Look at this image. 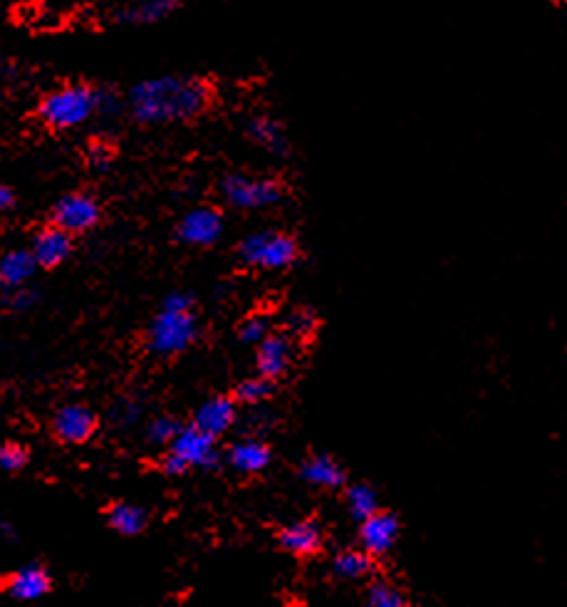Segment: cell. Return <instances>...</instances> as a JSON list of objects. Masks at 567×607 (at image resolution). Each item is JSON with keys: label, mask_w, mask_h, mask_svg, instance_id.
<instances>
[{"label": "cell", "mask_w": 567, "mask_h": 607, "mask_svg": "<svg viewBox=\"0 0 567 607\" xmlns=\"http://www.w3.org/2000/svg\"><path fill=\"white\" fill-rule=\"evenodd\" d=\"M236 414V402L231 397H213L199 407L194 417V427L216 439L218 434L228 432L233 427Z\"/></svg>", "instance_id": "7c38bea8"}, {"label": "cell", "mask_w": 567, "mask_h": 607, "mask_svg": "<svg viewBox=\"0 0 567 607\" xmlns=\"http://www.w3.org/2000/svg\"><path fill=\"white\" fill-rule=\"evenodd\" d=\"M300 476L312 486H322V489H340L345 484V471L337 464L332 456L315 454L300 466Z\"/></svg>", "instance_id": "e0dca14e"}, {"label": "cell", "mask_w": 567, "mask_h": 607, "mask_svg": "<svg viewBox=\"0 0 567 607\" xmlns=\"http://www.w3.org/2000/svg\"><path fill=\"white\" fill-rule=\"evenodd\" d=\"M335 573L345 580H360L372 573V555L364 551H342L335 558Z\"/></svg>", "instance_id": "7402d4cb"}, {"label": "cell", "mask_w": 567, "mask_h": 607, "mask_svg": "<svg viewBox=\"0 0 567 607\" xmlns=\"http://www.w3.org/2000/svg\"><path fill=\"white\" fill-rule=\"evenodd\" d=\"M248 132H251V137L256 139L258 144H263L265 149H270V152L275 154H285L288 152V147H285V134L283 127H280L278 122H273V119H253L251 127H248Z\"/></svg>", "instance_id": "44dd1931"}, {"label": "cell", "mask_w": 567, "mask_h": 607, "mask_svg": "<svg viewBox=\"0 0 567 607\" xmlns=\"http://www.w3.org/2000/svg\"><path fill=\"white\" fill-rule=\"evenodd\" d=\"M270 394H273V385H270V380H265V377H251V380L241 382V387L236 389V397L248 404L265 402Z\"/></svg>", "instance_id": "cb8c5ba5"}, {"label": "cell", "mask_w": 567, "mask_h": 607, "mask_svg": "<svg viewBox=\"0 0 567 607\" xmlns=\"http://www.w3.org/2000/svg\"><path fill=\"white\" fill-rule=\"evenodd\" d=\"M161 466H164V471L169 476H181V474H186V471H189V466H186L184 461L179 459V456L171 454V451H169V454H166V459L161 461Z\"/></svg>", "instance_id": "f546056e"}, {"label": "cell", "mask_w": 567, "mask_h": 607, "mask_svg": "<svg viewBox=\"0 0 567 607\" xmlns=\"http://www.w3.org/2000/svg\"><path fill=\"white\" fill-rule=\"evenodd\" d=\"M221 233L223 219L211 206H201V209L189 211V214L179 221V228H176V236L184 243H191V246H211L213 241H218Z\"/></svg>", "instance_id": "52a82bcc"}, {"label": "cell", "mask_w": 567, "mask_h": 607, "mask_svg": "<svg viewBox=\"0 0 567 607\" xmlns=\"http://www.w3.org/2000/svg\"><path fill=\"white\" fill-rule=\"evenodd\" d=\"M315 328H317V318L312 310L300 308V310H293V313L288 315V330L293 332L295 337H308L315 332Z\"/></svg>", "instance_id": "4316f807"}, {"label": "cell", "mask_w": 567, "mask_h": 607, "mask_svg": "<svg viewBox=\"0 0 567 607\" xmlns=\"http://www.w3.org/2000/svg\"><path fill=\"white\" fill-rule=\"evenodd\" d=\"M117 412L122 414V422H132V419H137V414H139V409H137V404H129V402H122L117 407Z\"/></svg>", "instance_id": "1f68e13d"}, {"label": "cell", "mask_w": 567, "mask_h": 607, "mask_svg": "<svg viewBox=\"0 0 567 607\" xmlns=\"http://www.w3.org/2000/svg\"><path fill=\"white\" fill-rule=\"evenodd\" d=\"M369 607H409L397 588L387 583H374L369 588Z\"/></svg>", "instance_id": "d4e9b609"}, {"label": "cell", "mask_w": 567, "mask_h": 607, "mask_svg": "<svg viewBox=\"0 0 567 607\" xmlns=\"http://www.w3.org/2000/svg\"><path fill=\"white\" fill-rule=\"evenodd\" d=\"M293 362V345L283 335H268L258 347V372L265 380L285 375Z\"/></svg>", "instance_id": "4fadbf2b"}, {"label": "cell", "mask_w": 567, "mask_h": 607, "mask_svg": "<svg viewBox=\"0 0 567 607\" xmlns=\"http://www.w3.org/2000/svg\"><path fill=\"white\" fill-rule=\"evenodd\" d=\"M100 221V204L87 194H65L52 209V223L65 233H85Z\"/></svg>", "instance_id": "8992f818"}, {"label": "cell", "mask_w": 567, "mask_h": 607, "mask_svg": "<svg viewBox=\"0 0 567 607\" xmlns=\"http://www.w3.org/2000/svg\"><path fill=\"white\" fill-rule=\"evenodd\" d=\"M13 191L8 189V186H0V211L3 209H10L13 206Z\"/></svg>", "instance_id": "d6a6232c"}, {"label": "cell", "mask_w": 567, "mask_h": 607, "mask_svg": "<svg viewBox=\"0 0 567 607\" xmlns=\"http://www.w3.org/2000/svg\"><path fill=\"white\" fill-rule=\"evenodd\" d=\"M35 268H38V261H35L33 251H20V248L8 251L0 258V283L13 290L25 288V283L35 276Z\"/></svg>", "instance_id": "2e32d148"}, {"label": "cell", "mask_w": 567, "mask_h": 607, "mask_svg": "<svg viewBox=\"0 0 567 607\" xmlns=\"http://www.w3.org/2000/svg\"><path fill=\"white\" fill-rule=\"evenodd\" d=\"M171 10H176V3H171V0H149V3H137L132 5V8L122 10L117 18L132 25H147L166 18Z\"/></svg>", "instance_id": "ffe728a7"}, {"label": "cell", "mask_w": 567, "mask_h": 607, "mask_svg": "<svg viewBox=\"0 0 567 607\" xmlns=\"http://www.w3.org/2000/svg\"><path fill=\"white\" fill-rule=\"evenodd\" d=\"M228 461L241 474H258V471H263L270 464V449L260 439H246V442H238L233 446Z\"/></svg>", "instance_id": "ac0fdd59"}, {"label": "cell", "mask_w": 567, "mask_h": 607, "mask_svg": "<svg viewBox=\"0 0 567 607\" xmlns=\"http://www.w3.org/2000/svg\"><path fill=\"white\" fill-rule=\"evenodd\" d=\"M265 337H268V320H265V318H258V315H256V318H248L246 323L241 325V340L243 342H251V345H253V342H258V345H260Z\"/></svg>", "instance_id": "f1b7e54d"}, {"label": "cell", "mask_w": 567, "mask_h": 607, "mask_svg": "<svg viewBox=\"0 0 567 607\" xmlns=\"http://www.w3.org/2000/svg\"><path fill=\"white\" fill-rule=\"evenodd\" d=\"M208 105V87L196 77L164 75L139 82L129 95L132 114L144 124L191 119Z\"/></svg>", "instance_id": "6da1fadb"}, {"label": "cell", "mask_w": 567, "mask_h": 607, "mask_svg": "<svg viewBox=\"0 0 567 607\" xmlns=\"http://www.w3.org/2000/svg\"><path fill=\"white\" fill-rule=\"evenodd\" d=\"M90 157H92V162H95L97 166H107V162H109V152H107V147H104V142H95V144H92Z\"/></svg>", "instance_id": "4dcf8cb0"}, {"label": "cell", "mask_w": 567, "mask_h": 607, "mask_svg": "<svg viewBox=\"0 0 567 607\" xmlns=\"http://www.w3.org/2000/svg\"><path fill=\"white\" fill-rule=\"evenodd\" d=\"M107 521L122 536H137L147 528V511L134 503H114L107 513Z\"/></svg>", "instance_id": "d6986e66"}, {"label": "cell", "mask_w": 567, "mask_h": 607, "mask_svg": "<svg viewBox=\"0 0 567 607\" xmlns=\"http://www.w3.org/2000/svg\"><path fill=\"white\" fill-rule=\"evenodd\" d=\"M50 588V573L43 565H25V568L15 570L8 580V595L20 603H33V600L45 598Z\"/></svg>", "instance_id": "8fae6325"}, {"label": "cell", "mask_w": 567, "mask_h": 607, "mask_svg": "<svg viewBox=\"0 0 567 607\" xmlns=\"http://www.w3.org/2000/svg\"><path fill=\"white\" fill-rule=\"evenodd\" d=\"M72 253V236L70 233L60 231L57 226L43 228L33 241V256L38 266L55 268L65 263Z\"/></svg>", "instance_id": "5bb4252c"}, {"label": "cell", "mask_w": 567, "mask_h": 607, "mask_svg": "<svg viewBox=\"0 0 567 607\" xmlns=\"http://www.w3.org/2000/svg\"><path fill=\"white\" fill-rule=\"evenodd\" d=\"M243 263L248 266H260V268H278L290 266V263L298 258V243L293 241L285 233H273V231H260L248 236L246 241L238 248Z\"/></svg>", "instance_id": "277c9868"}, {"label": "cell", "mask_w": 567, "mask_h": 607, "mask_svg": "<svg viewBox=\"0 0 567 607\" xmlns=\"http://www.w3.org/2000/svg\"><path fill=\"white\" fill-rule=\"evenodd\" d=\"M100 110V92L87 85H70L50 92L40 102V117L52 129H72Z\"/></svg>", "instance_id": "3957f363"}, {"label": "cell", "mask_w": 567, "mask_h": 607, "mask_svg": "<svg viewBox=\"0 0 567 607\" xmlns=\"http://www.w3.org/2000/svg\"><path fill=\"white\" fill-rule=\"evenodd\" d=\"M171 454L179 456L189 469L191 466H204V469H211V466H216L218 461L216 439L199 432L196 427L181 429V434L174 439V444H171Z\"/></svg>", "instance_id": "ba28073f"}, {"label": "cell", "mask_w": 567, "mask_h": 607, "mask_svg": "<svg viewBox=\"0 0 567 607\" xmlns=\"http://www.w3.org/2000/svg\"><path fill=\"white\" fill-rule=\"evenodd\" d=\"M199 335L194 300L186 293H174L164 300L159 315L149 325V350L156 355H179Z\"/></svg>", "instance_id": "7a4b0ae2"}, {"label": "cell", "mask_w": 567, "mask_h": 607, "mask_svg": "<svg viewBox=\"0 0 567 607\" xmlns=\"http://www.w3.org/2000/svg\"><path fill=\"white\" fill-rule=\"evenodd\" d=\"M223 196L236 209H265L283 199V184L275 179H248V176H228L223 181Z\"/></svg>", "instance_id": "5b68a950"}, {"label": "cell", "mask_w": 567, "mask_h": 607, "mask_svg": "<svg viewBox=\"0 0 567 607\" xmlns=\"http://www.w3.org/2000/svg\"><path fill=\"white\" fill-rule=\"evenodd\" d=\"M347 508H350V513L357 521L364 523L367 518H372L374 513H379L377 494H374V489H369L367 484L350 486V491H347Z\"/></svg>", "instance_id": "603a6c76"}, {"label": "cell", "mask_w": 567, "mask_h": 607, "mask_svg": "<svg viewBox=\"0 0 567 607\" xmlns=\"http://www.w3.org/2000/svg\"><path fill=\"white\" fill-rule=\"evenodd\" d=\"M28 464V451L18 444L0 446V469L3 471H20Z\"/></svg>", "instance_id": "83f0119b"}, {"label": "cell", "mask_w": 567, "mask_h": 607, "mask_svg": "<svg viewBox=\"0 0 567 607\" xmlns=\"http://www.w3.org/2000/svg\"><path fill=\"white\" fill-rule=\"evenodd\" d=\"M280 546L293 555H315L322 548V531L315 521L290 523L280 531Z\"/></svg>", "instance_id": "9a60e30c"}, {"label": "cell", "mask_w": 567, "mask_h": 607, "mask_svg": "<svg viewBox=\"0 0 567 607\" xmlns=\"http://www.w3.org/2000/svg\"><path fill=\"white\" fill-rule=\"evenodd\" d=\"M147 434L154 444H174V439L181 434V424L174 417H159L149 424Z\"/></svg>", "instance_id": "484cf974"}, {"label": "cell", "mask_w": 567, "mask_h": 607, "mask_svg": "<svg viewBox=\"0 0 567 607\" xmlns=\"http://www.w3.org/2000/svg\"><path fill=\"white\" fill-rule=\"evenodd\" d=\"M399 536V521L394 513H374L372 518L362 523L360 538L364 553L369 555H384L392 551Z\"/></svg>", "instance_id": "30bf717a"}, {"label": "cell", "mask_w": 567, "mask_h": 607, "mask_svg": "<svg viewBox=\"0 0 567 607\" xmlns=\"http://www.w3.org/2000/svg\"><path fill=\"white\" fill-rule=\"evenodd\" d=\"M52 429H55L57 439L67 444H85L87 439L95 434L97 419L82 404H67L52 419Z\"/></svg>", "instance_id": "9c48e42d"}]
</instances>
